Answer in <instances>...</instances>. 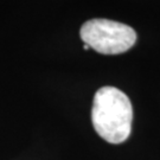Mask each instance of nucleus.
<instances>
[{"label": "nucleus", "instance_id": "3", "mask_svg": "<svg viewBox=\"0 0 160 160\" xmlns=\"http://www.w3.org/2000/svg\"><path fill=\"white\" fill-rule=\"evenodd\" d=\"M83 48H84V50H88V49H89V46L87 45V44H84V45H83Z\"/></svg>", "mask_w": 160, "mask_h": 160}, {"label": "nucleus", "instance_id": "1", "mask_svg": "<svg viewBox=\"0 0 160 160\" xmlns=\"http://www.w3.org/2000/svg\"><path fill=\"white\" fill-rule=\"evenodd\" d=\"M133 107L125 92L114 87L100 88L94 96L92 122L96 133L110 143H121L131 135Z\"/></svg>", "mask_w": 160, "mask_h": 160}, {"label": "nucleus", "instance_id": "2", "mask_svg": "<svg viewBox=\"0 0 160 160\" xmlns=\"http://www.w3.org/2000/svg\"><path fill=\"white\" fill-rule=\"evenodd\" d=\"M80 36L84 44L103 55H118L137 42V32L126 24L109 19H92L82 25Z\"/></svg>", "mask_w": 160, "mask_h": 160}]
</instances>
